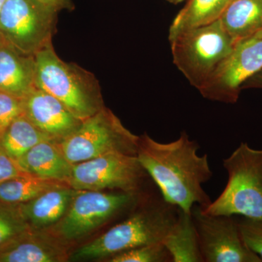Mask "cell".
<instances>
[{"label":"cell","instance_id":"3","mask_svg":"<svg viewBox=\"0 0 262 262\" xmlns=\"http://www.w3.org/2000/svg\"><path fill=\"white\" fill-rule=\"evenodd\" d=\"M35 84L61 101L81 120L104 107L99 82L94 74L57 55L53 44L34 56Z\"/></svg>","mask_w":262,"mask_h":262},{"label":"cell","instance_id":"28","mask_svg":"<svg viewBox=\"0 0 262 262\" xmlns=\"http://www.w3.org/2000/svg\"><path fill=\"white\" fill-rule=\"evenodd\" d=\"M245 88H260V89H262V69L245 82L242 89Z\"/></svg>","mask_w":262,"mask_h":262},{"label":"cell","instance_id":"18","mask_svg":"<svg viewBox=\"0 0 262 262\" xmlns=\"http://www.w3.org/2000/svg\"><path fill=\"white\" fill-rule=\"evenodd\" d=\"M163 244L173 262H203L192 214L180 208L178 219Z\"/></svg>","mask_w":262,"mask_h":262},{"label":"cell","instance_id":"5","mask_svg":"<svg viewBox=\"0 0 262 262\" xmlns=\"http://www.w3.org/2000/svg\"><path fill=\"white\" fill-rule=\"evenodd\" d=\"M223 166L228 174L226 187L204 211L262 220V149L242 142L223 160Z\"/></svg>","mask_w":262,"mask_h":262},{"label":"cell","instance_id":"2","mask_svg":"<svg viewBox=\"0 0 262 262\" xmlns=\"http://www.w3.org/2000/svg\"><path fill=\"white\" fill-rule=\"evenodd\" d=\"M179 213L178 207L165 201L161 194L97 238L71 253L70 261L106 260L131 248L163 243L175 225Z\"/></svg>","mask_w":262,"mask_h":262},{"label":"cell","instance_id":"12","mask_svg":"<svg viewBox=\"0 0 262 262\" xmlns=\"http://www.w3.org/2000/svg\"><path fill=\"white\" fill-rule=\"evenodd\" d=\"M22 103L29 121L58 143L73 134L82 122L61 101L37 87L22 98Z\"/></svg>","mask_w":262,"mask_h":262},{"label":"cell","instance_id":"13","mask_svg":"<svg viewBox=\"0 0 262 262\" xmlns=\"http://www.w3.org/2000/svg\"><path fill=\"white\" fill-rule=\"evenodd\" d=\"M67 244L50 229L30 228L0 248V262L68 261Z\"/></svg>","mask_w":262,"mask_h":262},{"label":"cell","instance_id":"16","mask_svg":"<svg viewBox=\"0 0 262 262\" xmlns=\"http://www.w3.org/2000/svg\"><path fill=\"white\" fill-rule=\"evenodd\" d=\"M25 173L46 179L60 181L68 184L73 165L62 152L58 142L43 141L33 146L17 160Z\"/></svg>","mask_w":262,"mask_h":262},{"label":"cell","instance_id":"11","mask_svg":"<svg viewBox=\"0 0 262 262\" xmlns=\"http://www.w3.org/2000/svg\"><path fill=\"white\" fill-rule=\"evenodd\" d=\"M261 69L262 38L239 41L199 92L211 101L235 103L245 82Z\"/></svg>","mask_w":262,"mask_h":262},{"label":"cell","instance_id":"21","mask_svg":"<svg viewBox=\"0 0 262 262\" xmlns=\"http://www.w3.org/2000/svg\"><path fill=\"white\" fill-rule=\"evenodd\" d=\"M66 185L69 184L26 173L0 182V201L21 204L32 201L52 189Z\"/></svg>","mask_w":262,"mask_h":262},{"label":"cell","instance_id":"25","mask_svg":"<svg viewBox=\"0 0 262 262\" xmlns=\"http://www.w3.org/2000/svg\"><path fill=\"white\" fill-rule=\"evenodd\" d=\"M237 222L244 242L262 261V220L244 217Z\"/></svg>","mask_w":262,"mask_h":262},{"label":"cell","instance_id":"9","mask_svg":"<svg viewBox=\"0 0 262 262\" xmlns=\"http://www.w3.org/2000/svg\"><path fill=\"white\" fill-rule=\"evenodd\" d=\"M146 174L136 155L113 151L73 165L68 184L77 190L138 194Z\"/></svg>","mask_w":262,"mask_h":262},{"label":"cell","instance_id":"1","mask_svg":"<svg viewBox=\"0 0 262 262\" xmlns=\"http://www.w3.org/2000/svg\"><path fill=\"white\" fill-rule=\"evenodd\" d=\"M200 146L182 132L177 140L161 143L148 134L139 136L138 160L170 204L191 213L198 205L206 208L211 203L203 184L213 176L208 155H200Z\"/></svg>","mask_w":262,"mask_h":262},{"label":"cell","instance_id":"26","mask_svg":"<svg viewBox=\"0 0 262 262\" xmlns=\"http://www.w3.org/2000/svg\"><path fill=\"white\" fill-rule=\"evenodd\" d=\"M16 160L8 156L0 149V182L26 174Z\"/></svg>","mask_w":262,"mask_h":262},{"label":"cell","instance_id":"4","mask_svg":"<svg viewBox=\"0 0 262 262\" xmlns=\"http://www.w3.org/2000/svg\"><path fill=\"white\" fill-rule=\"evenodd\" d=\"M169 41L174 64L198 91L210 80L236 44L220 19L183 31Z\"/></svg>","mask_w":262,"mask_h":262},{"label":"cell","instance_id":"8","mask_svg":"<svg viewBox=\"0 0 262 262\" xmlns=\"http://www.w3.org/2000/svg\"><path fill=\"white\" fill-rule=\"evenodd\" d=\"M139 194L124 192L78 190L63 219L50 229L65 242L83 237L139 201Z\"/></svg>","mask_w":262,"mask_h":262},{"label":"cell","instance_id":"31","mask_svg":"<svg viewBox=\"0 0 262 262\" xmlns=\"http://www.w3.org/2000/svg\"><path fill=\"white\" fill-rule=\"evenodd\" d=\"M254 37L262 38V30L261 31V32H258V34H256V35L254 36Z\"/></svg>","mask_w":262,"mask_h":262},{"label":"cell","instance_id":"29","mask_svg":"<svg viewBox=\"0 0 262 262\" xmlns=\"http://www.w3.org/2000/svg\"><path fill=\"white\" fill-rule=\"evenodd\" d=\"M166 1L168 2V3H172V4L177 5L182 3L184 0H166Z\"/></svg>","mask_w":262,"mask_h":262},{"label":"cell","instance_id":"20","mask_svg":"<svg viewBox=\"0 0 262 262\" xmlns=\"http://www.w3.org/2000/svg\"><path fill=\"white\" fill-rule=\"evenodd\" d=\"M232 0H189L173 19L168 39L188 29L215 21Z\"/></svg>","mask_w":262,"mask_h":262},{"label":"cell","instance_id":"32","mask_svg":"<svg viewBox=\"0 0 262 262\" xmlns=\"http://www.w3.org/2000/svg\"><path fill=\"white\" fill-rule=\"evenodd\" d=\"M4 40V37H3V35H2L1 33H0V44H1V43L3 42Z\"/></svg>","mask_w":262,"mask_h":262},{"label":"cell","instance_id":"24","mask_svg":"<svg viewBox=\"0 0 262 262\" xmlns=\"http://www.w3.org/2000/svg\"><path fill=\"white\" fill-rule=\"evenodd\" d=\"M22 113V98L0 91V138L10 124Z\"/></svg>","mask_w":262,"mask_h":262},{"label":"cell","instance_id":"7","mask_svg":"<svg viewBox=\"0 0 262 262\" xmlns=\"http://www.w3.org/2000/svg\"><path fill=\"white\" fill-rule=\"evenodd\" d=\"M57 16L37 0H7L0 14V33L15 49L34 56L52 45Z\"/></svg>","mask_w":262,"mask_h":262},{"label":"cell","instance_id":"19","mask_svg":"<svg viewBox=\"0 0 262 262\" xmlns=\"http://www.w3.org/2000/svg\"><path fill=\"white\" fill-rule=\"evenodd\" d=\"M46 140L52 139L22 113L10 124L0 138V149L17 161L33 146Z\"/></svg>","mask_w":262,"mask_h":262},{"label":"cell","instance_id":"14","mask_svg":"<svg viewBox=\"0 0 262 262\" xmlns=\"http://www.w3.org/2000/svg\"><path fill=\"white\" fill-rule=\"evenodd\" d=\"M35 88V58L5 39L0 44V91L24 98Z\"/></svg>","mask_w":262,"mask_h":262},{"label":"cell","instance_id":"23","mask_svg":"<svg viewBox=\"0 0 262 262\" xmlns=\"http://www.w3.org/2000/svg\"><path fill=\"white\" fill-rule=\"evenodd\" d=\"M108 262H173L163 243L144 245L113 255Z\"/></svg>","mask_w":262,"mask_h":262},{"label":"cell","instance_id":"15","mask_svg":"<svg viewBox=\"0 0 262 262\" xmlns=\"http://www.w3.org/2000/svg\"><path fill=\"white\" fill-rule=\"evenodd\" d=\"M77 192L69 185L54 188L21 203L20 209L31 228L50 229L63 219Z\"/></svg>","mask_w":262,"mask_h":262},{"label":"cell","instance_id":"17","mask_svg":"<svg viewBox=\"0 0 262 262\" xmlns=\"http://www.w3.org/2000/svg\"><path fill=\"white\" fill-rule=\"evenodd\" d=\"M219 19L236 42L254 37L262 30V0H232Z\"/></svg>","mask_w":262,"mask_h":262},{"label":"cell","instance_id":"6","mask_svg":"<svg viewBox=\"0 0 262 262\" xmlns=\"http://www.w3.org/2000/svg\"><path fill=\"white\" fill-rule=\"evenodd\" d=\"M139 139L104 106L58 144L67 160L75 165L113 151L136 155Z\"/></svg>","mask_w":262,"mask_h":262},{"label":"cell","instance_id":"10","mask_svg":"<svg viewBox=\"0 0 262 262\" xmlns=\"http://www.w3.org/2000/svg\"><path fill=\"white\" fill-rule=\"evenodd\" d=\"M191 214L203 262H262L244 242L233 215L211 214L198 205Z\"/></svg>","mask_w":262,"mask_h":262},{"label":"cell","instance_id":"22","mask_svg":"<svg viewBox=\"0 0 262 262\" xmlns=\"http://www.w3.org/2000/svg\"><path fill=\"white\" fill-rule=\"evenodd\" d=\"M30 228L20 204L0 201V248Z\"/></svg>","mask_w":262,"mask_h":262},{"label":"cell","instance_id":"27","mask_svg":"<svg viewBox=\"0 0 262 262\" xmlns=\"http://www.w3.org/2000/svg\"><path fill=\"white\" fill-rule=\"evenodd\" d=\"M37 1L58 13L61 10H72L75 8V5L72 0H37Z\"/></svg>","mask_w":262,"mask_h":262},{"label":"cell","instance_id":"30","mask_svg":"<svg viewBox=\"0 0 262 262\" xmlns=\"http://www.w3.org/2000/svg\"><path fill=\"white\" fill-rule=\"evenodd\" d=\"M6 1L7 0H0V14H1L2 11H3Z\"/></svg>","mask_w":262,"mask_h":262}]
</instances>
